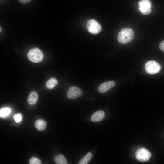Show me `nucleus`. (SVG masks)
Returning <instances> with one entry per match:
<instances>
[{
    "label": "nucleus",
    "instance_id": "1",
    "mask_svg": "<svg viewBox=\"0 0 164 164\" xmlns=\"http://www.w3.org/2000/svg\"><path fill=\"white\" fill-rule=\"evenodd\" d=\"M134 37V32L132 29L125 28L120 31L117 39L120 43L125 44L132 41Z\"/></svg>",
    "mask_w": 164,
    "mask_h": 164
},
{
    "label": "nucleus",
    "instance_id": "2",
    "mask_svg": "<svg viewBox=\"0 0 164 164\" xmlns=\"http://www.w3.org/2000/svg\"><path fill=\"white\" fill-rule=\"evenodd\" d=\"M28 59L34 63H39L43 60V54L41 50L37 48L30 50L27 53Z\"/></svg>",
    "mask_w": 164,
    "mask_h": 164
},
{
    "label": "nucleus",
    "instance_id": "3",
    "mask_svg": "<svg viewBox=\"0 0 164 164\" xmlns=\"http://www.w3.org/2000/svg\"><path fill=\"white\" fill-rule=\"evenodd\" d=\"M145 68L146 72L148 74H154L159 71L161 69V66L156 61L150 60L145 63Z\"/></svg>",
    "mask_w": 164,
    "mask_h": 164
},
{
    "label": "nucleus",
    "instance_id": "4",
    "mask_svg": "<svg viewBox=\"0 0 164 164\" xmlns=\"http://www.w3.org/2000/svg\"><path fill=\"white\" fill-rule=\"evenodd\" d=\"M87 27L88 32L92 34H97L101 30V27L100 24L94 19L89 20L87 23Z\"/></svg>",
    "mask_w": 164,
    "mask_h": 164
},
{
    "label": "nucleus",
    "instance_id": "5",
    "mask_svg": "<svg viewBox=\"0 0 164 164\" xmlns=\"http://www.w3.org/2000/svg\"><path fill=\"white\" fill-rule=\"evenodd\" d=\"M135 155L136 158L138 161L141 162H145L150 159L151 153L147 149L141 148L137 150Z\"/></svg>",
    "mask_w": 164,
    "mask_h": 164
},
{
    "label": "nucleus",
    "instance_id": "6",
    "mask_svg": "<svg viewBox=\"0 0 164 164\" xmlns=\"http://www.w3.org/2000/svg\"><path fill=\"white\" fill-rule=\"evenodd\" d=\"M82 91L78 87L73 86L68 90L67 94V98L74 99L81 96L83 94Z\"/></svg>",
    "mask_w": 164,
    "mask_h": 164
},
{
    "label": "nucleus",
    "instance_id": "7",
    "mask_svg": "<svg viewBox=\"0 0 164 164\" xmlns=\"http://www.w3.org/2000/svg\"><path fill=\"white\" fill-rule=\"evenodd\" d=\"M139 9L144 15H147L151 12V3L150 0H140L138 2Z\"/></svg>",
    "mask_w": 164,
    "mask_h": 164
},
{
    "label": "nucleus",
    "instance_id": "8",
    "mask_svg": "<svg viewBox=\"0 0 164 164\" xmlns=\"http://www.w3.org/2000/svg\"><path fill=\"white\" fill-rule=\"evenodd\" d=\"M115 85L114 81H110L104 82L101 84L98 87V91L101 93H104L113 87Z\"/></svg>",
    "mask_w": 164,
    "mask_h": 164
},
{
    "label": "nucleus",
    "instance_id": "9",
    "mask_svg": "<svg viewBox=\"0 0 164 164\" xmlns=\"http://www.w3.org/2000/svg\"><path fill=\"white\" fill-rule=\"evenodd\" d=\"M105 116V113L102 110H99L94 112L92 115L91 121L94 122H98L102 120Z\"/></svg>",
    "mask_w": 164,
    "mask_h": 164
},
{
    "label": "nucleus",
    "instance_id": "10",
    "mask_svg": "<svg viewBox=\"0 0 164 164\" xmlns=\"http://www.w3.org/2000/svg\"><path fill=\"white\" fill-rule=\"evenodd\" d=\"M38 100V94L34 91H32L29 93L27 99L28 104L31 105L36 104Z\"/></svg>",
    "mask_w": 164,
    "mask_h": 164
},
{
    "label": "nucleus",
    "instance_id": "11",
    "mask_svg": "<svg viewBox=\"0 0 164 164\" xmlns=\"http://www.w3.org/2000/svg\"><path fill=\"white\" fill-rule=\"evenodd\" d=\"M46 126V122L41 119L37 120L34 123L35 127L39 131L43 130L45 129Z\"/></svg>",
    "mask_w": 164,
    "mask_h": 164
},
{
    "label": "nucleus",
    "instance_id": "12",
    "mask_svg": "<svg viewBox=\"0 0 164 164\" xmlns=\"http://www.w3.org/2000/svg\"><path fill=\"white\" fill-rule=\"evenodd\" d=\"M54 161L57 164H67V162L64 156L62 154L56 155L54 158Z\"/></svg>",
    "mask_w": 164,
    "mask_h": 164
},
{
    "label": "nucleus",
    "instance_id": "13",
    "mask_svg": "<svg viewBox=\"0 0 164 164\" xmlns=\"http://www.w3.org/2000/svg\"><path fill=\"white\" fill-rule=\"evenodd\" d=\"M57 83V80L54 77H52L47 81L46 84V86L48 88L52 89L55 87Z\"/></svg>",
    "mask_w": 164,
    "mask_h": 164
},
{
    "label": "nucleus",
    "instance_id": "14",
    "mask_svg": "<svg viewBox=\"0 0 164 164\" xmlns=\"http://www.w3.org/2000/svg\"><path fill=\"white\" fill-rule=\"evenodd\" d=\"M92 154L90 152H88L78 162L79 164H87L92 156Z\"/></svg>",
    "mask_w": 164,
    "mask_h": 164
},
{
    "label": "nucleus",
    "instance_id": "15",
    "mask_svg": "<svg viewBox=\"0 0 164 164\" xmlns=\"http://www.w3.org/2000/svg\"><path fill=\"white\" fill-rule=\"evenodd\" d=\"M11 111V109L8 107L4 108L0 110V116L1 117H5L8 115Z\"/></svg>",
    "mask_w": 164,
    "mask_h": 164
},
{
    "label": "nucleus",
    "instance_id": "16",
    "mask_svg": "<svg viewBox=\"0 0 164 164\" xmlns=\"http://www.w3.org/2000/svg\"><path fill=\"white\" fill-rule=\"evenodd\" d=\"M13 118L16 122L17 123L20 122L22 120V115L20 113L15 114L13 116Z\"/></svg>",
    "mask_w": 164,
    "mask_h": 164
},
{
    "label": "nucleus",
    "instance_id": "17",
    "mask_svg": "<svg viewBox=\"0 0 164 164\" xmlns=\"http://www.w3.org/2000/svg\"><path fill=\"white\" fill-rule=\"evenodd\" d=\"M29 162L30 164H40L42 163L40 159L35 157L31 158L29 159Z\"/></svg>",
    "mask_w": 164,
    "mask_h": 164
},
{
    "label": "nucleus",
    "instance_id": "18",
    "mask_svg": "<svg viewBox=\"0 0 164 164\" xmlns=\"http://www.w3.org/2000/svg\"><path fill=\"white\" fill-rule=\"evenodd\" d=\"M159 48L162 51L164 52V40L160 44Z\"/></svg>",
    "mask_w": 164,
    "mask_h": 164
},
{
    "label": "nucleus",
    "instance_id": "19",
    "mask_svg": "<svg viewBox=\"0 0 164 164\" xmlns=\"http://www.w3.org/2000/svg\"><path fill=\"white\" fill-rule=\"evenodd\" d=\"M31 0H19V1L22 4L27 3L31 1Z\"/></svg>",
    "mask_w": 164,
    "mask_h": 164
},
{
    "label": "nucleus",
    "instance_id": "20",
    "mask_svg": "<svg viewBox=\"0 0 164 164\" xmlns=\"http://www.w3.org/2000/svg\"><path fill=\"white\" fill-rule=\"evenodd\" d=\"M0 32H1V31H2V29H1V27H0Z\"/></svg>",
    "mask_w": 164,
    "mask_h": 164
}]
</instances>
